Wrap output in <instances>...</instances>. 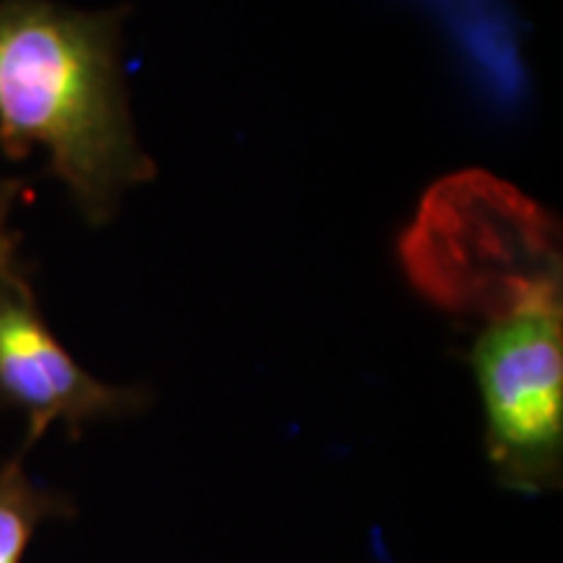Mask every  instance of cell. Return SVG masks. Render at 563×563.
Masks as SVG:
<instances>
[{
	"label": "cell",
	"mask_w": 563,
	"mask_h": 563,
	"mask_svg": "<svg viewBox=\"0 0 563 563\" xmlns=\"http://www.w3.org/2000/svg\"><path fill=\"white\" fill-rule=\"evenodd\" d=\"M129 9L81 11L55 0H0V154L42 146L47 170L95 228L129 188L157 175L141 150L123 79Z\"/></svg>",
	"instance_id": "cell-1"
},
{
	"label": "cell",
	"mask_w": 563,
	"mask_h": 563,
	"mask_svg": "<svg viewBox=\"0 0 563 563\" xmlns=\"http://www.w3.org/2000/svg\"><path fill=\"white\" fill-rule=\"evenodd\" d=\"M563 272L506 287L475 308L470 350L485 454L506 490L540 496L563 477Z\"/></svg>",
	"instance_id": "cell-2"
},
{
	"label": "cell",
	"mask_w": 563,
	"mask_h": 563,
	"mask_svg": "<svg viewBox=\"0 0 563 563\" xmlns=\"http://www.w3.org/2000/svg\"><path fill=\"white\" fill-rule=\"evenodd\" d=\"M141 386L100 382L53 334L34 298L24 264L0 277V405L26 418L30 449L55 422L79 439L84 426L141 412Z\"/></svg>",
	"instance_id": "cell-3"
},
{
	"label": "cell",
	"mask_w": 563,
	"mask_h": 563,
	"mask_svg": "<svg viewBox=\"0 0 563 563\" xmlns=\"http://www.w3.org/2000/svg\"><path fill=\"white\" fill-rule=\"evenodd\" d=\"M24 452L0 464V563H24L34 534L51 519L74 517V504L34 481L24 467Z\"/></svg>",
	"instance_id": "cell-4"
},
{
	"label": "cell",
	"mask_w": 563,
	"mask_h": 563,
	"mask_svg": "<svg viewBox=\"0 0 563 563\" xmlns=\"http://www.w3.org/2000/svg\"><path fill=\"white\" fill-rule=\"evenodd\" d=\"M24 191L26 188L21 180L0 178V277H5V274L21 264L16 256L19 235L11 230V214Z\"/></svg>",
	"instance_id": "cell-5"
}]
</instances>
